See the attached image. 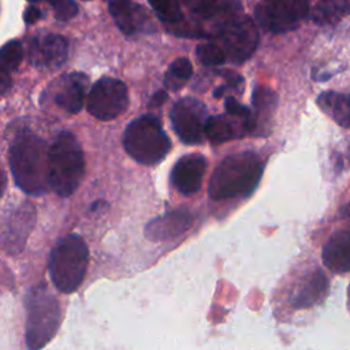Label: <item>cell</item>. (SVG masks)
<instances>
[{
  "label": "cell",
  "instance_id": "obj_1",
  "mask_svg": "<svg viewBox=\"0 0 350 350\" xmlns=\"http://www.w3.org/2000/svg\"><path fill=\"white\" fill-rule=\"evenodd\" d=\"M8 159L14 182L22 191L40 196L49 189V146L41 137L19 133L10 144Z\"/></svg>",
  "mask_w": 350,
  "mask_h": 350
},
{
  "label": "cell",
  "instance_id": "obj_2",
  "mask_svg": "<svg viewBox=\"0 0 350 350\" xmlns=\"http://www.w3.org/2000/svg\"><path fill=\"white\" fill-rule=\"evenodd\" d=\"M264 171L261 157L254 152H239L224 157L211 175L208 193L215 201L250 196Z\"/></svg>",
  "mask_w": 350,
  "mask_h": 350
},
{
  "label": "cell",
  "instance_id": "obj_3",
  "mask_svg": "<svg viewBox=\"0 0 350 350\" xmlns=\"http://www.w3.org/2000/svg\"><path fill=\"white\" fill-rule=\"evenodd\" d=\"M85 175V154L70 131H62L49 146V189L60 197H70Z\"/></svg>",
  "mask_w": 350,
  "mask_h": 350
},
{
  "label": "cell",
  "instance_id": "obj_4",
  "mask_svg": "<svg viewBox=\"0 0 350 350\" xmlns=\"http://www.w3.org/2000/svg\"><path fill=\"white\" fill-rule=\"evenodd\" d=\"M89 249L82 237L68 234L53 246L49 257V275L55 287L64 294L79 288L88 271Z\"/></svg>",
  "mask_w": 350,
  "mask_h": 350
},
{
  "label": "cell",
  "instance_id": "obj_5",
  "mask_svg": "<svg viewBox=\"0 0 350 350\" xmlns=\"http://www.w3.org/2000/svg\"><path fill=\"white\" fill-rule=\"evenodd\" d=\"M124 150L139 164H159L170 152L171 141L160 120L150 115L135 118L123 133Z\"/></svg>",
  "mask_w": 350,
  "mask_h": 350
},
{
  "label": "cell",
  "instance_id": "obj_6",
  "mask_svg": "<svg viewBox=\"0 0 350 350\" xmlns=\"http://www.w3.org/2000/svg\"><path fill=\"white\" fill-rule=\"evenodd\" d=\"M26 345L37 350L44 347L57 332L60 308L56 297L45 283L30 288L26 297Z\"/></svg>",
  "mask_w": 350,
  "mask_h": 350
},
{
  "label": "cell",
  "instance_id": "obj_7",
  "mask_svg": "<svg viewBox=\"0 0 350 350\" xmlns=\"http://www.w3.org/2000/svg\"><path fill=\"white\" fill-rule=\"evenodd\" d=\"M213 36L232 63H243L258 45V30L250 16L235 10L215 23Z\"/></svg>",
  "mask_w": 350,
  "mask_h": 350
},
{
  "label": "cell",
  "instance_id": "obj_8",
  "mask_svg": "<svg viewBox=\"0 0 350 350\" xmlns=\"http://www.w3.org/2000/svg\"><path fill=\"white\" fill-rule=\"evenodd\" d=\"M127 86L116 78L103 77L89 90L86 97L88 112L98 120H112L129 107Z\"/></svg>",
  "mask_w": 350,
  "mask_h": 350
},
{
  "label": "cell",
  "instance_id": "obj_9",
  "mask_svg": "<svg viewBox=\"0 0 350 350\" xmlns=\"http://www.w3.org/2000/svg\"><path fill=\"white\" fill-rule=\"evenodd\" d=\"M309 12L308 0H261L254 11L257 22L271 33L297 29Z\"/></svg>",
  "mask_w": 350,
  "mask_h": 350
},
{
  "label": "cell",
  "instance_id": "obj_10",
  "mask_svg": "<svg viewBox=\"0 0 350 350\" xmlns=\"http://www.w3.org/2000/svg\"><path fill=\"white\" fill-rule=\"evenodd\" d=\"M172 129L185 144L202 142L208 122V109L197 98L183 97L178 100L170 112Z\"/></svg>",
  "mask_w": 350,
  "mask_h": 350
},
{
  "label": "cell",
  "instance_id": "obj_11",
  "mask_svg": "<svg viewBox=\"0 0 350 350\" xmlns=\"http://www.w3.org/2000/svg\"><path fill=\"white\" fill-rule=\"evenodd\" d=\"M29 62L45 70L60 67L68 55V42L60 34H41L36 36L29 42Z\"/></svg>",
  "mask_w": 350,
  "mask_h": 350
},
{
  "label": "cell",
  "instance_id": "obj_12",
  "mask_svg": "<svg viewBox=\"0 0 350 350\" xmlns=\"http://www.w3.org/2000/svg\"><path fill=\"white\" fill-rule=\"evenodd\" d=\"M108 11L116 26L126 36L152 33L154 23L145 7L134 0H109Z\"/></svg>",
  "mask_w": 350,
  "mask_h": 350
},
{
  "label": "cell",
  "instance_id": "obj_13",
  "mask_svg": "<svg viewBox=\"0 0 350 350\" xmlns=\"http://www.w3.org/2000/svg\"><path fill=\"white\" fill-rule=\"evenodd\" d=\"M206 159L200 153L180 157L171 171V183L183 196H191L201 189L206 171Z\"/></svg>",
  "mask_w": 350,
  "mask_h": 350
},
{
  "label": "cell",
  "instance_id": "obj_14",
  "mask_svg": "<svg viewBox=\"0 0 350 350\" xmlns=\"http://www.w3.org/2000/svg\"><path fill=\"white\" fill-rule=\"evenodd\" d=\"M88 85L89 78L83 72H70L62 75L55 82V104L70 113H78L83 107Z\"/></svg>",
  "mask_w": 350,
  "mask_h": 350
},
{
  "label": "cell",
  "instance_id": "obj_15",
  "mask_svg": "<svg viewBox=\"0 0 350 350\" xmlns=\"http://www.w3.org/2000/svg\"><path fill=\"white\" fill-rule=\"evenodd\" d=\"M34 226V206L25 202L11 212L3 231L4 249L18 253L23 249L29 232Z\"/></svg>",
  "mask_w": 350,
  "mask_h": 350
},
{
  "label": "cell",
  "instance_id": "obj_16",
  "mask_svg": "<svg viewBox=\"0 0 350 350\" xmlns=\"http://www.w3.org/2000/svg\"><path fill=\"white\" fill-rule=\"evenodd\" d=\"M193 223L187 209H176L152 219L145 226V235L150 241H168L183 234Z\"/></svg>",
  "mask_w": 350,
  "mask_h": 350
},
{
  "label": "cell",
  "instance_id": "obj_17",
  "mask_svg": "<svg viewBox=\"0 0 350 350\" xmlns=\"http://www.w3.org/2000/svg\"><path fill=\"white\" fill-rule=\"evenodd\" d=\"M245 133H250V123L228 112L209 116L205 127V137L215 145L239 138Z\"/></svg>",
  "mask_w": 350,
  "mask_h": 350
},
{
  "label": "cell",
  "instance_id": "obj_18",
  "mask_svg": "<svg viewBox=\"0 0 350 350\" xmlns=\"http://www.w3.org/2000/svg\"><path fill=\"white\" fill-rule=\"evenodd\" d=\"M323 262L332 272L350 271V227L335 231L323 247Z\"/></svg>",
  "mask_w": 350,
  "mask_h": 350
},
{
  "label": "cell",
  "instance_id": "obj_19",
  "mask_svg": "<svg viewBox=\"0 0 350 350\" xmlns=\"http://www.w3.org/2000/svg\"><path fill=\"white\" fill-rule=\"evenodd\" d=\"M254 113H253V133L257 131L258 135L267 134L271 129L272 118L278 105L276 93L265 86H257L253 90L252 98Z\"/></svg>",
  "mask_w": 350,
  "mask_h": 350
},
{
  "label": "cell",
  "instance_id": "obj_20",
  "mask_svg": "<svg viewBox=\"0 0 350 350\" xmlns=\"http://www.w3.org/2000/svg\"><path fill=\"white\" fill-rule=\"evenodd\" d=\"M328 290V279L321 271L313 272L298 288L293 299L294 308H310L319 304Z\"/></svg>",
  "mask_w": 350,
  "mask_h": 350
},
{
  "label": "cell",
  "instance_id": "obj_21",
  "mask_svg": "<svg viewBox=\"0 0 350 350\" xmlns=\"http://www.w3.org/2000/svg\"><path fill=\"white\" fill-rule=\"evenodd\" d=\"M317 104L339 126L350 129V94L324 92L319 96Z\"/></svg>",
  "mask_w": 350,
  "mask_h": 350
},
{
  "label": "cell",
  "instance_id": "obj_22",
  "mask_svg": "<svg viewBox=\"0 0 350 350\" xmlns=\"http://www.w3.org/2000/svg\"><path fill=\"white\" fill-rule=\"evenodd\" d=\"M187 8L201 19L219 21L228 12L242 8L238 0H182Z\"/></svg>",
  "mask_w": 350,
  "mask_h": 350
},
{
  "label": "cell",
  "instance_id": "obj_23",
  "mask_svg": "<svg viewBox=\"0 0 350 350\" xmlns=\"http://www.w3.org/2000/svg\"><path fill=\"white\" fill-rule=\"evenodd\" d=\"M350 12V0H317L312 19L317 25H332Z\"/></svg>",
  "mask_w": 350,
  "mask_h": 350
},
{
  "label": "cell",
  "instance_id": "obj_24",
  "mask_svg": "<svg viewBox=\"0 0 350 350\" xmlns=\"http://www.w3.org/2000/svg\"><path fill=\"white\" fill-rule=\"evenodd\" d=\"M193 75V66L187 57H179L174 60L164 77L165 88L171 90H179Z\"/></svg>",
  "mask_w": 350,
  "mask_h": 350
},
{
  "label": "cell",
  "instance_id": "obj_25",
  "mask_svg": "<svg viewBox=\"0 0 350 350\" xmlns=\"http://www.w3.org/2000/svg\"><path fill=\"white\" fill-rule=\"evenodd\" d=\"M23 57L22 44L16 40L3 45L0 52V78H10V74L18 68Z\"/></svg>",
  "mask_w": 350,
  "mask_h": 350
},
{
  "label": "cell",
  "instance_id": "obj_26",
  "mask_svg": "<svg viewBox=\"0 0 350 350\" xmlns=\"http://www.w3.org/2000/svg\"><path fill=\"white\" fill-rule=\"evenodd\" d=\"M156 16L170 25L180 26L183 22V15L178 0H149Z\"/></svg>",
  "mask_w": 350,
  "mask_h": 350
},
{
  "label": "cell",
  "instance_id": "obj_27",
  "mask_svg": "<svg viewBox=\"0 0 350 350\" xmlns=\"http://www.w3.org/2000/svg\"><path fill=\"white\" fill-rule=\"evenodd\" d=\"M196 55L204 66H220L227 60L224 49L216 42H204L197 45Z\"/></svg>",
  "mask_w": 350,
  "mask_h": 350
},
{
  "label": "cell",
  "instance_id": "obj_28",
  "mask_svg": "<svg viewBox=\"0 0 350 350\" xmlns=\"http://www.w3.org/2000/svg\"><path fill=\"white\" fill-rule=\"evenodd\" d=\"M53 11L57 19L60 21H70L78 14V5L74 0H46Z\"/></svg>",
  "mask_w": 350,
  "mask_h": 350
},
{
  "label": "cell",
  "instance_id": "obj_29",
  "mask_svg": "<svg viewBox=\"0 0 350 350\" xmlns=\"http://www.w3.org/2000/svg\"><path fill=\"white\" fill-rule=\"evenodd\" d=\"M41 11L34 7V5H29L26 10H25V14H23V19L27 25H31V23H36L40 18H41Z\"/></svg>",
  "mask_w": 350,
  "mask_h": 350
},
{
  "label": "cell",
  "instance_id": "obj_30",
  "mask_svg": "<svg viewBox=\"0 0 350 350\" xmlns=\"http://www.w3.org/2000/svg\"><path fill=\"white\" fill-rule=\"evenodd\" d=\"M165 100H167V93H165L164 90H159V92H156V93L152 96V98H150L148 107H149V108L160 107L161 104L165 103Z\"/></svg>",
  "mask_w": 350,
  "mask_h": 350
},
{
  "label": "cell",
  "instance_id": "obj_31",
  "mask_svg": "<svg viewBox=\"0 0 350 350\" xmlns=\"http://www.w3.org/2000/svg\"><path fill=\"white\" fill-rule=\"evenodd\" d=\"M343 212H345V215H346V216H350V202H349V205L343 209Z\"/></svg>",
  "mask_w": 350,
  "mask_h": 350
},
{
  "label": "cell",
  "instance_id": "obj_32",
  "mask_svg": "<svg viewBox=\"0 0 350 350\" xmlns=\"http://www.w3.org/2000/svg\"><path fill=\"white\" fill-rule=\"evenodd\" d=\"M347 305H349V308H350V286H349V288H347Z\"/></svg>",
  "mask_w": 350,
  "mask_h": 350
},
{
  "label": "cell",
  "instance_id": "obj_33",
  "mask_svg": "<svg viewBox=\"0 0 350 350\" xmlns=\"http://www.w3.org/2000/svg\"><path fill=\"white\" fill-rule=\"evenodd\" d=\"M85 1H88V0H85Z\"/></svg>",
  "mask_w": 350,
  "mask_h": 350
},
{
  "label": "cell",
  "instance_id": "obj_34",
  "mask_svg": "<svg viewBox=\"0 0 350 350\" xmlns=\"http://www.w3.org/2000/svg\"><path fill=\"white\" fill-rule=\"evenodd\" d=\"M30 1H33V0H30Z\"/></svg>",
  "mask_w": 350,
  "mask_h": 350
}]
</instances>
